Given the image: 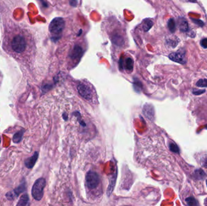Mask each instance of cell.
Returning <instances> with one entry per match:
<instances>
[{
  "label": "cell",
  "mask_w": 207,
  "mask_h": 206,
  "mask_svg": "<svg viewBox=\"0 0 207 206\" xmlns=\"http://www.w3.org/2000/svg\"><path fill=\"white\" fill-rule=\"evenodd\" d=\"M64 27L65 21L64 19L62 18H55L51 21L49 24L48 29L49 32H50V33L53 36L51 38L53 41L56 42L60 39V35L62 34Z\"/></svg>",
  "instance_id": "1"
},
{
  "label": "cell",
  "mask_w": 207,
  "mask_h": 206,
  "mask_svg": "<svg viewBox=\"0 0 207 206\" xmlns=\"http://www.w3.org/2000/svg\"><path fill=\"white\" fill-rule=\"evenodd\" d=\"M46 180L43 178L38 179L34 183L32 189V195L33 198L37 201L42 199L44 195V189L46 186Z\"/></svg>",
  "instance_id": "2"
},
{
  "label": "cell",
  "mask_w": 207,
  "mask_h": 206,
  "mask_svg": "<svg viewBox=\"0 0 207 206\" xmlns=\"http://www.w3.org/2000/svg\"><path fill=\"white\" fill-rule=\"evenodd\" d=\"M11 47L16 53H23L26 48V41L24 36L20 34L15 36L11 42Z\"/></svg>",
  "instance_id": "3"
},
{
  "label": "cell",
  "mask_w": 207,
  "mask_h": 206,
  "mask_svg": "<svg viewBox=\"0 0 207 206\" xmlns=\"http://www.w3.org/2000/svg\"><path fill=\"white\" fill-rule=\"evenodd\" d=\"M86 184L89 189H94L97 187L99 183V177L98 174L92 171L87 172L85 177Z\"/></svg>",
  "instance_id": "4"
},
{
  "label": "cell",
  "mask_w": 207,
  "mask_h": 206,
  "mask_svg": "<svg viewBox=\"0 0 207 206\" xmlns=\"http://www.w3.org/2000/svg\"><path fill=\"white\" fill-rule=\"evenodd\" d=\"M78 91L80 95L85 99L88 100H92L93 97L92 91L89 85L85 83H80L78 86Z\"/></svg>",
  "instance_id": "5"
},
{
  "label": "cell",
  "mask_w": 207,
  "mask_h": 206,
  "mask_svg": "<svg viewBox=\"0 0 207 206\" xmlns=\"http://www.w3.org/2000/svg\"><path fill=\"white\" fill-rule=\"evenodd\" d=\"M168 57L172 61L177 63L185 64L187 63L185 54L184 50H179L176 52L172 53Z\"/></svg>",
  "instance_id": "6"
},
{
  "label": "cell",
  "mask_w": 207,
  "mask_h": 206,
  "mask_svg": "<svg viewBox=\"0 0 207 206\" xmlns=\"http://www.w3.org/2000/svg\"><path fill=\"white\" fill-rule=\"evenodd\" d=\"M84 53L82 48L78 45H75L70 53V58L73 61H79Z\"/></svg>",
  "instance_id": "7"
},
{
  "label": "cell",
  "mask_w": 207,
  "mask_h": 206,
  "mask_svg": "<svg viewBox=\"0 0 207 206\" xmlns=\"http://www.w3.org/2000/svg\"><path fill=\"white\" fill-rule=\"evenodd\" d=\"M25 190H26V183L25 182H24L21 184H20L19 186H18V188H16V189L8 192L6 194V197L8 200H12Z\"/></svg>",
  "instance_id": "8"
},
{
  "label": "cell",
  "mask_w": 207,
  "mask_h": 206,
  "mask_svg": "<svg viewBox=\"0 0 207 206\" xmlns=\"http://www.w3.org/2000/svg\"><path fill=\"white\" fill-rule=\"evenodd\" d=\"M38 153L37 152H36L33 156H32L31 157L28 158L25 160V165L26 166L29 168V169H31L32 168L35 164V163L38 159Z\"/></svg>",
  "instance_id": "9"
},
{
  "label": "cell",
  "mask_w": 207,
  "mask_h": 206,
  "mask_svg": "<svg viewBox=\"0 0 207 206\" xmlns=\"http://www.w3.org/2000/svg\"><path fill=\"white\" fill-rule=\"evenodd\" d=\"M178 27L181 32L188 31V24L187 20L184 18H179L178 19Z\"/></svg>",
  "instance_id": "10"
},
{
  "label": "cell",
  "mask_w": 207,
  "mask_h": 206,
  "mask_svg": "<svg viewBox=\"0 0 207 206\" xmlns=\"http://www.w3.org/2000/svg\"><path fill=\"white\" fill-rule=\"evenodd\" d=\"M153 22L150 19H145L143 22V29L145 32H148L153 26Z\"/></svg>",
  "instance_id": "11"
},
{
  "label": "cell",
  "mask_w": 207,
  "mask_h": 206,
  "mask_svg": "<svg viewBox=\"0 0 207 206\" xmlns=\"http://www.w3.org/2000/svg\"><path fill=\"white\" fill-rule=\"evenodd\" d=\"M24 130H21L14 134V137H13V142L14 143H19L21 141L23 134H24Z\"/></svg>",
  "instance_id": "12"
},
{
  "label": "cell",
  "mask_w": 207,
  "mask_h": 206,
  "mask_svg": "<svg viewBox=\"0 0 207 206\" xmlns=\"http://www.w3.org/2000/svg\"><path fill=\"white\" fill-rule=\"evenodd\" d=\"M28 202H29V196L27 194H24L20 198L19 201L17 204V206H26L28 204Z\"/></svg>",
  "instance_id": "13"
},
{
  "label": "cell",
  "mask_w": 207,
  "mask_h": 206,
  "mask_svg": "<svg viewBox=\"0 0 207 206\" xmlns=\"http://www.w3.org/2000/svg\"><path fill=\"white\" fill-rule=\"evenodd\" d=\"M113 42L114 44H115L117 46H122L124 44V40L123 38L118 34H116L113 36Z\"/></svg>",
  "instance_id": "14"
},
{
  "label": "cell",
  "mask_w": 207,
  "mask_h": 206,
  "mask_svg": "<svg viewBox=\"0 0 207 206\" xmlns=\"http://www.w3.org/2000/svg\"><path fill=\"white\" fill-rule=\"evenodd\" d=\"M125 67H126V69L128 70V71H131L133 70V61L131 58H128L126 59V63H125Z\"/></svg>",
  "instance_id": "15"
},
{
  "label": "cell",
  "mask_w": 207,
  "mask_h": 206,
  "mask_svg": "<svg viewBox=\"0 0 207 206\" xmlns=\"http://www.w3.org/2000/svg\"><path fill=\"white\" fill-rule=\"evenodd\" d=\"M168 27L170 31L172 33H174L175 32L176 25V22L174 19L171 18L168 20Z\"/></svg>",
  "instance_id": "16"
},
{
  "label": "cell",
  "mask_w": 207,
  "mask_h": 206,
  "mask_svg": "<svg viewBox=\"0 0 207 206\" xmlns=\"http://www.w3.org/2000/svg\"><path fill=\"white\" fill-rule=\"evenodd\" d=\"M185 202L188 206H195L197 205V201L193 197H188L185 199Z\"/></svg>",
  "instance_id": "17"
},
{
  "label": "cell",
  "mask_w": 207,
  "mask_h": 206,
  "mask_svg": "<svg viewBox=\"0 0 207 206\" xmlns=\"http://www.w3.org/2000/svg\"><path fill=\"white\" fill-rule=\"evenodd\" d=\"M196 85L199 87H207V79H200L197 82Z\"/></svg>",
  "instance_id": "18"
},
{
  "label": "cell",
  "mask_w": 207,
  "mask_h": 206,
  "mask_svg": "<svg viewBox=\"0 0 207 206\" xmlns=\"http://www.w3.org/2000/svg\"><path fill=\"white\" fill-rule=\"evenodd\" d=\"M170 150L176 153H179V149L178 148V147L177 146V145L175 144V143H172L170 145Z\"/></svg>",
  "instance_id": "19"
},
{
  "label": "cell",
  "mask_w": 207,
  "mask_h": 206,
  "mask_svg": "<svg viewBox=\"0 0 207 206\" xmlns=\"http://www.w3.org/2000/svg\"><path fill=\"white\" fill-rule=\"evenodd\" d=\"M191 19L195 24H196L197 25H198L201 27H203L204 26V23L200 19H192V18H191Z\"/></svg>",
  "instance_id": "20"
},
{
  "label": "cell",
  "mask_w": 207,
  "mask_h": 206,
  "mask_svg": "<svg viewBox=\"0 0 207 206\" xmlns=\"http://www.w3.org/2000/svg\"><path fill=\"white\" fill-rule=\"evenodd\" d=\"M201 45L204 48H207V38H204L201 41Z\"/></svg>",
  "instance_id": "21"
},
{
  "label": "cell",
  "mask_w": 207,
  "mask_h": 206,
  "mask_svg": "<svg viewBox=\"0 0 207 206\" xmlns=\"http://www.w3.org/2000/svg\"><path fill=\"white\" fill-rule=\"evenodd\" d=\"M69 3L72 7H77L78 2L77 0H70Z\"/></svg>",
  "instance_id": "22"
},
{
  "label": "cell",
  "mask_w": 207,
  "mask_h": 206,
  "mask_svg": "<svg viewBox=\"0 0 207 206\" xmlns=\"http://www.w3.org/2000/svg\"><path fill=\"white\" fill-rule=\"evenodd\" d=\"M202 166L207 169V157L205 158L202 161Z\"/></svg>",
  "instance_id": "23"
},
{
  "label": "cell",
  "mask_w": 207,
  "mask_h": 206,
  "mask_svg": "<svg viewBox=\"0 0 207 206\" xmlns=\"http://www.w3.org/2000/svg\"><path fill=\"white\" fill-rule=\"evenodd\" d=\"M40 1L41 2V3H42V4L43 5V6H44V7H48V4H47V3H46L44 0H41Z\"/></svg>",
  "instance_id": "24"
},
{
  "label": "cell",
  "mask_w": 207,
  "mask_h": 206,
  "mask_svg": "<svg viewBox=\"0 0 207 206\" xmlns=\"http://www.w3.org/2000/svg\"><path fill=\"white\" fill-rule=\"evenodd\" d=\"M187 1H188V2H196L197 1V0H185Z\"/></svg>",
  "instance_id": "25"
},
{
  "label": "cell",
  "mask_w": 207,
  "mask_h": 206,
  "mask_svg": "<svg viewBox=\"0 0 207 206\" xmlns=\"http://www.w3.org/2000/svg\"><path fill=\"white\" fill-rule=\"evenodd\" d=\"M0 143H1V136H0Z\"/></svg>",
  "instance_id": "26"
},
{
  "label": "cell",
  "mask_w": 207,
  "mask_h": 206,
  "mask_svg": "<svg viewBox=\"0 0 207 206\" xmlns=\"http://www.w3.org/2000/svg\"></svg>",
  "instance_id": "27"
}]
</instances>
